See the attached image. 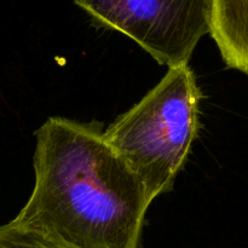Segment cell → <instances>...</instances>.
I'll return each mask as SVG.
<instances>
[{"label": "cell", "instance_id": "cell-3", "mask_svg": "<svg viewBox=\"0 0 248 248\" xmlns=\"http://www.w3.org/2000/svg\"><path fill=\"white\" fill-rule=\"evenodd\" d=\"M96 22L135 40L159 64L188 63L210 33L215 0H74Z\"/></svg>", "mask_w": 248, "mask_h": 248}, {"label": "cell", "instance_id": "cell-1", "mask_svg": "<svg viewBox=\"0 0 248 248\" xmlns=\"http://www.w3.org/2000/svg\"><path fill=\"white\" fill-rule=\"evenodd\" d=\"M35 137V184L11 222L61 248H138L153 200L103 132L50 118Z\"/></svg>", "mask_w": 248, "mask_h": 248}, {"label": "cell", "instance_id": "cell-5", "mask_svg": "<svg viewBox=\"0 0 248 248\" xmlns=\"http://www.w3.org/2000/svg\"><path fill=\"white\" fill-rule=\"evenodd\" d=\"M0 248H61L40 234L10 220L0 225Z\"/></svg>", "mask_w": 248, "mask_h": 248}, {"label": "cell", "instance_id": "cell-2", "mask_svg": "<svg viewBox=\"0 0 248 248\" xmlns=\"http://www.w3.org/2000/svg\"><path fill=\"white\" fill-rule=\"evenodd\" d=\"M201 92L188 63L167 74L103 132L154 201L172 189L200 128Z\"/></svg>", "mask_w": 248, "mask_h": 248}, {"label": "cell", "instance_id": "cell-4", "mask_svg": "<svg viewBox=\"0 0 248 248\" xmlns=\"http://www.w3.org/2000/svg\"><path fill=\"white\" fill-rule=\"evenodd\" d=\"M210 34L225 64L248 77V0H215Z\"/></svg>", "mask_w": 248, "mask_h": 248}]
</instances>
